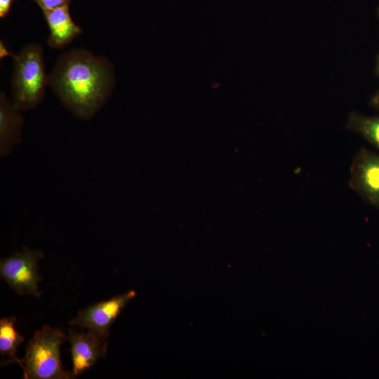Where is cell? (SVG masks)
Instances as JSON below:
<instances>
[{"instance_id":"cell-14","label":"cell","mask_w":379,"mask_h":379,"mask_svg":"<svg viewBox=\"0 0 379 379\" xmlns=\"http://www.w3.org/2000/svg\"><path fill=\"white\" fill-rule=\"evenodd\" d=\"M11 56L13 54L10 53L6 48L4 41H1L0 43V56L1 58H4L5 56Z\"/></svg>"},{"instance_id":"cell-2","label":"cell","mask_w":379,"mask_h":379,"mask_svg":"<svg viewBox=\"0 0 379 379\" xmlns=\"http://www.w3.org/2000/svg\"><path fill=\"white\" fill-rule=\"evenodd\" d=\"M68 340L60 328L44 326L35 332L27 343L25 358L20 359L24 378L71 379L72 372L66 371L60 359V346Z\"/></svg>"},{"instance_id":"cell-16","label":"cell","mask_w":379,"mask_h":379,"mask_svg":"<svg viewBox=\"0 0 379 379\" xmlns=\"http://www.w3.org/2000/svg\"><path fill=\"white\" fill-rule=\"evenodd\" d=\"M375 72L377 73L378 77H379V54L376 60Z\"/></svg>"},{"instance_id":"cell-10","label":"cell","mask_w":379,"mask_h":379,"mask_svg":"<svg viewBox=\"0 0 379 379\" xmlns=\"http://www.w3.org/2000/svg\"><path fill=\"white\" fill-rule=\"evenodd\" d=\"M17 319L15 317H4L0 320V354L1 365L17 363L20 359L16 357L18 347L25 338L16 329Z\"/></svg>"},{"instance_id":"cell-6","label":"cell","mask_w":379,"mask_h":379,"mask_svg":"<svg viewBox=\"0 0 379 379\" xmlns=\"http://www.w3.org/2000/svg\"><path fill=\"white\" fill-rule=\"evenodd\" d=\"M349 184L365 200L379 207V154L359 150L351 166Z\"/></svg>"},{"instance_id":"cell-11","label":"cell","mask_w":379,"mask_h":379,"mask_svg":"<svg viewBox=\"0 0 379 379\" xmlns=\"http://www.w3.org/2000/svg\"><path fill=\"white\" fill-rule=\"evenodd\" d=\"M347 128L359 133L379 150V116L352 112L348 117Z\"/></svg>"},{"instance_id":"cell-9","label":"cell","mask_w":379,"mask_h":379,"mask_svg":"<svg viewBox=\"0 0 379 379\" xmlns=\"http://www.w3.org/2000/svg\"><path fill=\"white\" fill-rule=\"evenodd\" d=\"M69 5L42 11L50 31L48 44L52 48L68 46L82 32L71 17Z\"/></svg>"},{"instance_id":"cell-15","label":"cell","mask_w":379,"mask_h":379,"mask_svg":"<svg viewBox=\"0 0 379 379\" xmlns=\"http://www.w3.org/2000/svg\"><path fill=\"white\" fill-rule=\"evenodd\" d=\"M370 103L373 107L379 109V90L373 95Z\"/></svg>"},{"instance_id":"cell-3","label":"cell","mask_w":379,"mask_h":379,"mask_svg":"<svg viewBox=\"0 0 379 379\" xmlns=\"http://www.w3.org/2000/svg\"><path fill=\"white\" fill-rule=\"evenodd\" d=\"M12 57V102L20 112L35 108L43 101L48 84L43 48L36 44H27Z\"/></svg>"},{"instance_id":"cell-5","label":"cell","mask_w":379,"mask_h":379,"mask_svg":"<svg viewBox=\"0 0 379 379\" xmlns=\"http://www.w3.org/2000/svg\"><path fill=\"white\" fill-rule=\"evenodd\" d=\"M135 295V291H130L91 305L79 310L69 324L86 328L107 339L109 336L110 326Z\"/></svg>"},{"instance_id":"cell-7","label":"cell","mask_w":379,"mask_h":379,"mask_svg":"<svg viewBox=\"0 0 379 379\" xmlns=\"http://www.w3.org/2000/svg\"><path fill=\"white\" fill-rule=\"evenodd\" d=\"M67 338L71 345L72 373L74 378L106 356L108 346L107 339L93 331L87 330L86 333H81L70 328Z\"/></svg>"},{"instance_id":"cell-12","label":"cell","mask_w":379,"mask_h":379,"mask_svg":"<svg viewBox=\"0 0 379 379\" xmlns=\"http://www.w3.org/2000/svg\"><path fill=\"white\" fill-rule=\"evenodd\" d=\"M42 11L53 9L69 4L71 0H33Z\"/></svg>"},{"instance_id":"cell-4","label":"cell","mask_w":379,"mask_h":379,"mask_svg":"<svg viewBox=\"0 0 379 379\" xmlns=\"http://www.w3.org/2000/svg\"><path fill=\"white\" fill-rule=\"evenodd\" d=\"M44 258L41 250L24 247L20 251L1 259V278L18 295L28 294L39 298L41 293L39 290V284L42 277L38 269L39 261Z\"/></svg>"},{"instance_id":"cell-17","label":"cell","mask_w":379,"mask_h":379,"mask_svg":"<svg viewBox=\"0 0 379 379\" xmlns=\"http://www.w3.org/2000/svg\"><path fill=\"white\" fill-rule=\"evenodd\" d=\"M378 18H379V6H378Z\"/></svg>"},{"instance_id":"cell-8","label":"cell","mask_w":379,"mask_h":379,"mask_svg":"<svg viewBox=\"0 0 379 379\" xmlns=\"http://www.w3.org/2000/svg\"><path fill=\"white\" fill-rule=\"evenodd\" d=\"M23 117L7 98L4 92L0 94V156H9L22 140Z\"/></svg>"},{"instance_id":"cell-1","label":"cell","mask_w":379,"mask_h":379,"mask_svg":"<svg viewBox=\"0 0 379 379\" xmlns=\"http://www.w3.org/2000/svg\"><path fill=\"white\" fill-rule=\"evenodd\" d=\"M48 84L75 117L90 119L110 96L113 70L107 60L85 49H73L60 56Z\"/></svg>"},{"instance_id":"cell-13","label":"cell","mask_w":379,"mask_h":379,"mask_svg":"<svg viewBox=\"0 0 379 379\" xmlns=\"http://www.w3.org/2000/svg\"><path fill=\"white\" fill-rule=\"evenodd\" d=\"M14 0H0V18H4L11 10L12 3Z\"/></svg>"}]
</instances>
